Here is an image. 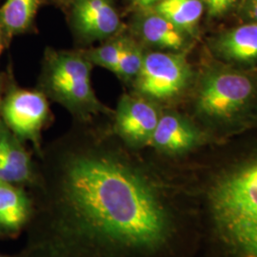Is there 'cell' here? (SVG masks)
<instances>
[{"label": "cell", "mask_w": 257, "mask_h": 257, "mask_svg": "<svg viewBox=\"0 0 257 257\" xmlns=\"http://www.w3.org/2000/svg\"><path fill=\"white\" fill-rule=\"evenodd\" d=\"M29 257H198L189 185L105 151L70 154L37 203Z\"/></svg>", "instance_id": "cell-1"}, {"label": "cell", "mask_w": 257, "mask_h": 257, "mask_svg": "<svg viewBox=\"0 0 257 257\" xmlns=\"http://www.w3.org/2000/svg\"><path fill=\"white\" fill-rule=\"evenodd\" d=\"M189 187L198 257H257V144L215 163Z\"/></svg>", "instance_id": "cell-2"}, {"label": "cell", "mask_w": 257, "mask_h": 257, "mask_svg": "<svg viewBox=\"0 0 257 257\" xmlns=\"http://www.w3.org/2000/svg\"><path fill=\"white\" fill-rule=\"evenodd\" d=\"M257 107V79L230 67H213L196 93L197 114L211 130L229 134L242 128Z\"/></svg>", "instance_id": "cell-3"}, {"label": "cell", "mask_w": 257, "mask_h": 257, "mask_svg": "<svg viewBox=\"0 0 257 257\" xmlns=\"http://www.w3.org/2000/svg\"><path fill=\"white\" fill-rule=\"evenodd\" d=\"M92 65L79 53L49 52L44 79L50 94L79 114L106 111L92 89Z\"/></svg>", "instance_id": "cell-4"}, {"label": "cell", "mask_w": 257, "mask_h": 257, "mask_svg": "<svg viewBox=\"0 0 257 257\" xmlns=\"http://www.w3.org/2000/svg\"><path fill=\"white\" fill-rule=\"evenodd\" d=\"M191 69L183 55L171 52L145 54L135 80L139 95L150 100L164 101L178 96L189 85Z\"/></svg>", "instance_id": "cell-5"}, {"label": "cell", "mask_w": 257, "mask_h": 257, "mask_svg": "<svg viewBox=\"0 0 257 257\" xmlns=\"http://www.w3.org/2000/svg\"><path fill=\"white\" fill-rule=\"evenodd\" d=\"M0 109L3 122L18 138L38 144L49 115V105L42 92L13 89Z\"/></svg>", "instance_id": "cell-6"}, {"label": "cell", "mask_w": 257, "mask_h": 257, "mask_svg": "<svg viewBox=\"0 0 257 257\" xmlns=\"http://www.w3.org/2000/svg\"><path fill=\"white\" fill-rule=\"evenodd\" d=\"M156 105L141 95L125 94L115 113V133L133 149L149 147L160 118Z\"/></svg>", "instance_id": "cell-7"}, {"label": "cell", "mask_w": 257, "mask_h": 257, "mask_svg": "<svg viewBox=\"0 0 257 257\" xmlns=\"http://www.w3.org/2000/svg\"><path fill=\"white\" fill-rule=\"evenodd\" d=\"M208 136L193 122L177 113L161 115L149 147L157 154L178 158L193 154L206 145Z\"/></svg>", "instance_id": "cell-8"}, {"label": "cell", "mask_w": 257, "mask_h": 257, "mask_svg": "<svg viewBox=\"0 0 257 257\" xmlns=\"http://www.w3.org/2000/svg\"><path fill=\"white\" fill-rule=\"evenodd\" d=\"M73 19L75 29L87 40L110 38L121 25L110 0H74Z\"/></svg>", "instance_id": "cell-9"}, {"label": "cell", "mask_w": 257, "mask_h": 257, "mask_svg": "<svg viewBox=\"0 0 257 257\" xmlns=\"http://www.w3.org/2000/svg\"><path fill=\"white\" fill-rule=\"evenodd\" d=\"M212 45L214 53L228 63L257 65V23L248 22L226 31Z\"/></svg>", "instance_id": "cell-10"}, {"label": "cell", "mask_w": 257, "mask_h": 257, "mask_svg": "<svg viewBox=\"0 0 257 257\" xmlns=\"http://www.w3.org/2000/svg\"><path fill=\"white\" fill-rule=\"evenodd\" d=\"M32 177L30 156L19 138L0 120V181L25 183L32 180Z\"/></svg>", "instance_id": "cell-11"}, {"label": "cell", "mask_w": 257, "mask_h": 257, "mask_svg": "<svg viewBox=\"0 0 257 257\" xmlns=\"http://www.w3.org/2000/svg\"><path fill=\"white\" fill-rule=\"evenodd\" d=\"M32 203L16 184L0 181V231L15 232L30 220Z\"/></svg>", "instance_id": "cell-12"}, {"label": "cell", "mask_w": 257, "mask_h": 257, "mask_svg": "<svg viewBox=\"0 0 257 257\" xmlns=\"http://www.w3.org/2000/svg\"><path fill=\"white\" fill-rule=\"evenodd\" d=\"M138 30L142 39L152 46L178 52L187 45L186 33L155 12L139 20Z\"/></svg>", "instance_id": "cell-13"}, {"label": "cell", "mask_w": 257, "mask_h": 257, "mask_svg": "<svg viewBox=\"0 0 257 257\" xmlns=\"http://www.w3.org/2000/svg\"><path fill=\"white\" fill-rule=\"evenodd\" d=\"M152 10L189 34L194 32L201 19L204 4L202 0H161Z\"/></svg>", "instance_id": "cell-14"}, {"label": "cell", "mask_w": 257, "mask_h": 257, "mask_svg": "<svg viewBox=\"0 0 257 257\" xmlns=\"http://www.w3.org/2000/svg\"><path fill=\"white\" fill-rule=\"evenodd\" d=\"M41 0H5L0 8V31L12 37L27 31Z\"/></svg>", "instance_id": "cell-15"}, {"label": "cell", "mask_w": 257, "mask_h": 257, "mask_svg": "<svg viewBox=\"0 0 257 257\" xmlns=\"http://www.w3.org/2000/svg\"><path fill=\"white\" fill-rule=\"evenodd\" d=\"M144 56L145 54L141 47L131 38L126 37L119 62L113 74L124 80L135 79L142 67Z\"/></svg>", "instance_id": "cell-16"}, {"label": "cell", "mask_w": 257, "mask_h": 257, "mask_svg": "<svg viewBox=\"0 0 257 257\" xmlns=\"http://www.w3.org/2000/svg\"><path fill=\"white\" fill-rule=\"evenodd\" d=\"M125 41L126 37H118L112 39L110 42H107L101 46L88 52L85 55L92 65L100 66L102 68H105L114 73L119 62Z\"/></svg>", "instance_id": "cell-17"}, {"label": "cell", "mask_w": 257, "mask_h": 257, "mask_svg": "<svg viewBox=\"0 0 257 257\" xmlns=\"http://www.w3.org/2000/svg\"><path fill=\"white\" fill-rule=\"evenodd\" d=\"M202 2L207 8L209 17L218 18L230 12L237 0H202Z\"/></svg>", "instance_id": "cell-18"}, {"label": "cell", "mask_w": 257, "mask_h": 257, "mask_svg": "<svg viewBox=\"0 0 257 257\" xmlns=\"http://www.w3.org/2000/svg\"><path fill=\"white\" fill-rule=\"evenodd\" d=\"M240 12L248 22L257 23V0H242Z\"/></svg>", "instance_id": "cell-19"}, {"label": "cell", "mask_w": 257, "mask_h": 257, "mask_svg": "<svg viewBox=\"0 0 257 257\" xmlns=\"http://www.w3.org/2000/svg\"><path fill=\"white\" fill-rule=\"evenodd\" d=\"M161 0H131L132 4L139 9H152Z\"/></svg>", "instance_id": "cell-20"}, {"label": "cell", "mask_w": 257, "mask_h": 257, "mask_svg": "<svg viewBox=\"0 0 257 257\" xmlns=\"http://www.w3.org/2000/svg\"><path fill=\"white\" fill-rule=\"evenodd\" d=\"M2 49H3V44H2V39H1V36H0V53H1Z\"/></svg>", "instance_id": "cell-21"}, {"label": "cell", "mask_w": 257, "mask_h": 257, "mask_svg": "<svg viewBox=\"0 0 257 257\" xmlns=\"http://www.w3.org/2000/svg\"><path fill=\"white\" fill-rule=\"evenodd\" d=\"M0 257H6V256H3V255H1V254H0Z\"/></svg>", "instance_id": "cell-22"}]
</instances>
